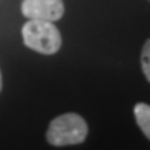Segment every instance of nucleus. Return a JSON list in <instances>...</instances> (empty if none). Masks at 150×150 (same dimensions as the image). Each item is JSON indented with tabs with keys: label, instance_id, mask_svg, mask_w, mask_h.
<instances>
[{
	"label": "nucleus",
	"instance_id": "f257e3e1",
	"mask_svg": "<svg viewBox=\"0 0 150 150\" xmlns=\"http://www.w3.org/2000/svg\"><path fill=\"white\" fill-rule=\"evenodd\" d=\"M87 136V124L78 113H64L51 121L46 139L52 146L81 144Z\"/></svg>",
	"mask_w": 150,
	"mask_h": 150
},
{
	"label": "nucleus",
	"instance_id": "f03ea898",
	"mask_svg": "<svg viewBox=\"0 0 150 150\" xmlns=\"http://www.w3.org/2000/svg\"><path fill=\"white\" fill-rule=\"evenodd\" d=\"M25 45L45 55H52L61 47V34L52 22L29 20L22 28Z\"/></svg>",
	"mask_w": 150,
	"mask_h": 150
},
{
	"label": "nucleus",
	"instance_id": "423d86ee",
	"mask_svg": "<svg viewBox=\"0 0 150 150\" xmlns=\"http://www.w3.org/2000/svg\"><path fill=\"white\" fill-rule=\"evenodd\" d=\"M0 91H2V74H0Z\"/></svg>",
	"mask_w": 150,
	"mask_h": 150
},
{
	"label": "nucleus",
	"instance_id": "39448f33",
	"mask_svg": "<svg viewBox=\"0 0 150 150\" xmlns=\"http://www.w3.org/2000/svg\"><path fill=\"white\" fill-rule=\"evenodd\" d=\"M141 66H142V72H144L146 78L150 81V40L144 43L141 52Z\"/></svg>",
	"mask_w": 150,
	"mask_h": 150
},
{
	"label": "nucleus",
	"instance_id": "20e7f679",
	"mask_svg": "<svg viewBox=\"0 0 150 150\" xmlns=\"http://www.w3.org/2000/svg\"><path fill=\"white\" fill-rule=\"evenodd\" d=\"M133 113L142 133L150 139V106L146 103H138L133 107Z\"/></svg>",
	"mask_w": 150,
	"mask_h": 150
},
{
	"label": "nucleus",
	"instance_id": "7ed1b4c3",
	"mask_svg": "<svg viewBox=\"0 0 150 150\" xmlns=\"http://www.w3.org/2000/svg\"><path fill=\"white\" fill-rule=\"evenodd\" d=\"M22 12L29 20L55 22L64 14L63 0H23Z\"/></svg>",
	"mask_w": 150,
	"mask_h": 150
}]
</instances>
